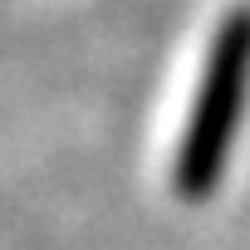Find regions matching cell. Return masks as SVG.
I'll list each match as a JSON object with an SVG mask.
<instances>
[{"instance_id": "6da1fadb", "label": "cell", "mask_w": 250, "mask_h": 250, "mask_svg": "<svg viewBox=\"0 0 250 250\" xmlns=\"http://www.w3.org/2000/svg\"><path fill=\"white\" fill-rule=\"evenodd\" d=\"M250 103V10H230L221 20V30L211 35L201 79H196V98L182 128V147L172 162V187L187 201H201L216 191L240 113Z\"/></svg>"}]
</instances>
